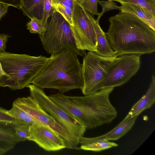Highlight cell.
Segmentation results:
<instances>
[{
	"instance_id": "cell-1",
	"label": "cell",
	"mask_w": 155,
	"mask_h": 155,
	"mask_svg": "<svg viewBox=\"0 0 155 155\" xmlns=\"http://www.w3.org/2000/svg\"><path fill=\"white\" fill-rule=\"evenodd\" d=\"M105 33L113 50L117 56L127 54L141 55L155 51V30L129 14L121 12L110 17Z\"/></svg>"
},
{
	"instance_id": "cell-2",
	"label": "cell",
	"mask_w": 155,
	"mask_h": 155,
	"mask_svg": "<svg viewBox=\"0 0 155 155\" xmlns=\"http://www.w3.org/2000/svg\"><path fill=\"white\" fill-rule=\"evenodd\" d=\"M82 64L78 56L64 51L48 58L31 83L40 88L56 89L62 93L83 88Z\"/></svg>"
},
{
	"instance_id": "cell-3",
	"label": "cell",
	"mask_w": 155,
	"mask_h": 155,
	"mask_svg": "<svg viewBox=\"0 0 155 155\" xmlns=\"http://www.w3.org/2000/svg\"><path fill=\"white\" fill-rule=\"evenodd\" d=\"M48 58L5 52L0 54V62L6 74L0 77V87L12 90L23 89L31 84Z\"/></svg>"
},
{
	"instance_id": "cell-4",
	"label": "cell",
	"mask_w": 155,
	"mask_h": 155,
	"mask_svg": "<svg viewBox=\"0 0 155 155\" xmlns=\"http://www.w3.org/2000/svg\"><path fill=\"white\" fill-rule=\"evenodd\" d=\"M48 21L45 31L39 35L42 46L48 54L54 55L64 51H70L84 57V51L77 47L69 22L59 12L55 11Z\"/></svg>"
},
{
	"instance_id": "cell-5",
	"label": "cell",
	"mask_w": 155,
	"mask_h": 155,
	"mask_svg": "<svg viewBox=\"0 0 155 155\" xmlns=\"http://www.w3.org/2000/svg\"><path fill=\"white\" fill-rule=\"evenodd\" d=\"M114 89H103L84 96L67 97L84 109L91 119L94 129L111 123L117 117V109L110 99Z\"/></svg>"
},
{
	"instance_id": "cell-6",
	"label": "cell",
	"mask_w": 155,
	"mask_h": 155,
	"mask_svg": "<svg viewBox=\"0 0 155 155\" xmlns=\"http://www.w3.org/2000/svg\"><path fill=\"white\" fill-rule=\"evenodd\" d=\"M26 87L29 89L31 96L63 127L76 149H78L80 138L84 136L86 127L51 100L43 89L32 84Z\"/></svg>"
},
{
	"instance_id": "cell-7",
	"label": "cell",
	"mask_w": 155,
	"mask_h": 155,
	"mask_svg": "<svg viewBox=\"0 0 155 155\" xmlns=\"http://www.w3.org/2000/svg\"><path fill=\"white\" fill-rule=\"evenodd\" d=\"M117 56L103 57L90 51L86 53L81 67L83 86L81 90L84 95L101 90L108 70Z\"/></svg>"
},
{
	"instance_id": "cell-8",
	"label": "cell",
	"mask_w": 155,
	"mask_h": 155,
	"mask_svg": "<svg viewBox=\"0 0 155 155\" xmlns=\"http://www.w3.org/2000/svg\"><path fill=\"white\" fill-rule=\"evenodd\" d=\"M71 25L77 48L79 50L95 52L97 42L96 34L88 12L81 4L74 0Z\"/></svg>"
},
{
	"instance_id": "cell-9",
	"label": "cell",
	"mask_w": 155,
	"mask_h": 155,
	"mask_svg": "<svg viewBox=\"0 0 155 155\" xmlns=\"http://www.w3.org/2000/svg\"><path fill=\"white\" fill-rule=\"evenodd\" d=\"M140 56L127 54L117 56L108 70L101 89L114 88L126 83L138 71Z\"/></svg>"
},
{
	"instance_id": "cell-10",
	"label": "cell",
	"mask_w": 155,
	"mask_h": 155,
	"mask_svg": "<svg viewBox=\"0 0 155 155\" xmlns=\"http://www.w3.org/2000/svg\"><path fill=\"white\" fill-rule=\"evenodd\" d=\"M12 106L27 112L42 123L50 128L63 139L66 148L76 149L63 127L43 109L31 96L18 98L13 102Z\"/></svg>"
},
{
	"instance_id": "cell-11",
	"label": "cell",
	"mask_w": 155,
	"mask_h": 155,
	"mask_svg": "<svg viewBox=\"0 0 155 155\" xmlns=\"http://www.w3.org/2000/svg\"><path fill=\"white\" fill-rule=\"evenodd\" d=\"M29 130L31 136L28 140L34 142L46 151H56L66 148L63 139L48 126L30 125Z\"/></svg>"
},
{
	"instance_id": "cell-12",
	"label": "cell",
	"mask_w": 155,
	"mask_h": 155,
	"mask_svg": "<svg viewBox=\"0 0 155 155\" xmlns=\"http://www.w3.org/2000/svg\"><path fill=\"white\" fill-rule=\"evenodd\" d=\"M48 97L87 129H93L91 119L84 109L69 100L63 93L51 94Z\"/></svg>"
},
{
	"instance_id": "cell-13",
	"label": "cell",
	"mask_w": 155,
	"mask_h": 155,
	"mask_svg": "<svg viewBox=\"0 0 155 155\" xmlns=\"http://www.w3.org/2000/svg\"><path fill=\"white\" fill-rule=\"evenodd\" d=\"M138 116L131 117L127 115L117 125L108 132L93 137H81L79 143L93 142L101 140H116L119 139L130 130L136 122Z\"/></svg>"
},
{
	"instance_id": "cell-14",
	"label": "cell",
	"mask_w": 155,
	"mask_h": 155,
	"mask_svg": "<svg viewBox=\"0 0 155 155\" xmlns=\"http://www.w3.org/2000/svg\"><path fill=\"white\" fill-rule=\"evenodd\" d=\"M15 126L0 123V155L13 149L18 143L27 140L17 135Z\"/></svg>"
},
{
	"instance_id": "cell-15",
	"label": "cell",
	"mask_w": 155,
	"mask_h": 155,
	"mask_svg": "<svg viewBox=\"0 0 155 155\" xmlns=\"http://www.w3.org/2000/svg\"><path fill=\"white\" fill-rule=\"evenodd\" d=\"M89 17L94 28L97 40V54L103 57H110L117 56L116 53L112 49L107 40L105 33L101 27L99 22L88 12Z\"/></svg>"
},
{
	"instance_id": "cell-16",
	"label": "cell",
	"mask_w": 155,
	"mask_h": 155,
	"mask_svg": "<svg viewBox=\"0 0 155 155\" xmlns=\"http://www.w3.org/2000/svg\"><path fill=\"white\" fill-rule=\"evenodd\" d=\"M155 102V78L153 75L151 83L146 93L132 107L127 116H138L144 110L150 108Z\"/></svg>"
},
{
	"instance_id": "cell-17",
	"label": "cell",
	"mask_w": 155,
	"mask_h": 155,
	"mask_svg": "<svg viewBox=\"0 0 155 155\" xmlns=\"http://www.w3.org/2000/svg\"><path fill=\"white\" fill-rule=\"evenodd\" d=\"M120 11L130 14L143 21L155 30V17L142 7L133 4L121 3Z\"/></svg>"
},
{
	"instance_id": "cell-18",
	"label": "cell",
	"mask_w": 155,
	"mask_h": 155,
	"mask_svg": "<svg viewBox=\"0 0 155 155\" xmlns=\"http://www.w3.org/2000/svg\"><path fill=\"white\" fill-rule=\"evenodd\" d=\"M52 1L55 11L60 13L70 25H72L74 0H52Z\"/></svg>"
},
{
	"instance_id": "cell-19",
	"label": "cell",
	"mask_w": 155,
	"mask_h": 155,
	"mask_svg": "<svg viewBox=\"0 0 155 155\" xmlns=\"http://www.w3.org/2000/svg\"><path fill=\"white\" fill-rule=\"evenodd\" d=\"M80 148L84 150L95 152H99L112 147L118 146V145L114 142L106 140H101L88 142L80 143Z\"/></svg>"
},
{
	"instance_id": "cell-20",
	"label": "cell",
	"mask_w": 155,
	"mask_h": 155,
	"mask_svg": "<svg viewBox=\"0 0 155 155\" xmlns=\"http://www.w3.org/2000/svg\"><path fill=\"white\" fill-rule=\"evenodd\" d=\"M6 112L10 115L30 125H38L47 126L28 113L17 107L12 106L11 109L6 110Z\"/></svg>"
},
{
	"instance_id": "cell-21",
	"label": "cell",
	"mask_w": 155,
	"mask_h": 155,
	"mask_svg": "<svg viewBox=\"0 0 155 155\" xmlns=\"http://www.w3.org/2000/svg\"><path fill=\"white\" fill-rule=\"evenodd\" d=\"M44 0H23V5L20 9L24 15L30 18L36 17V12L39 9H43Z\"/></svg>"
},
{
	"instance_id": "cell-22",
	"label": "cell",
	"mask_w": 155,
	"mask_h": 155,
	"mask_svg": "<svg viewBox=\"0 0 155 155\" xmlns=\"http://www.w3.org/2000/svg\"><path fill=\"white\" fill-rule=\"evenodd\" d=\"M138 5L155 17V0H109Z\"/></svg>"
},
{
	"instance_id": "cell-23",
	"label": "cell",
	"mask_w": 155,
	"mask_h": 155,
	"mask_svg": "<svg viewBox=\"0 0 155 155\" xmlns=\"http://www.w3.org/2000/svg\"><path fill=\"white\" fill-rule=\"evenodd\" d=\"M31 21L27 23V29L31 33L42 34L45 30L46 26L43 24L41 19L36 17H32Z\"/></svg>"
},
{
	"instance_id": "cell-24",
	"label": "cell",
	"mask_w": 155,
	"mask_h": 155,
	"mask_svg": "<svg viewBox=\"0 0 155 155\" xmlns=\"http://www.w3.org/2000/svg\"><path fill=\"white\" fill-rule=\"evenodd\" d=\"M6 110L0 107V123L15 127L22 124H28L9 114L6 112Z\"/></svg>"
},
{
	"instance_id": "cell-25",
	"label": "cell",
	"mask_w": 155,
	"mask_h": 155,
	"mask_svg": "<svg viewBox=\"0 0 155 155\" xmlns=\"http://www.w3.org/2000/svg\"><path fill=\"white\" fill-rule=\"evenodd\" d=\"M55 11L52 0H44L41 18L43 24L46 26L48 18Z\"/></svg>"
},
{
	"instance_id": "cell-26",
	"label": "cell",
	"mask_w": 155,
	"mask_h": 155,
	"mask_svg": "<svg viewBox=\"0 0 155 155\" xmlns=\"http://www.w3.org/2000/svg\"><path fill=\"white\" fill-rule=\"evenodd\" d=\"M98 3L101 5L102 10L100 13H98V16L96 20L99 22L101 17L105 12L110 10L117 9L120 10V6H117L116 4L112 1L108 0L105 1H99Z\"/></svg>"
},
{
	"instance_id": "cell-27",
	"label": "cell",
	"mask_w": 155,
	"mask_h": 155,
	"mask_svg": "<svg viewBox=\"0 0 155 155\" xmlns=\"http://www.w3.org/2000/svg\"><path fill=\"white\" fill-rule=\"evenodd\" d=\"M98 0H87L81 5L87 11L93 15H98L97 3Z\"/></svg>"
},
{
	"instance_id": "cell-28",
	"label": "cell",
	"mask_w": 155,
	"mask_h": 155,
	"mask_svg": "<svg viewBox=\"0 0 155 155\" xmlns=\"http://www.w3.org/2000/svg\"><path fill=\"white\" fill-rule=\"evenodd\" d=\"M29 125L22 124L14 127L15 132L18 136L28 140L31 136Z\"/></svg>"
},
{
	"instance_id": "cell-29",
	"label": "cell",
	"mask_w": 155,
	"mask_h": 155,
	"mask_svg": "<svg viewBox=\"0 0 155 155\" xmlns=\"http://www.w3.org/2000/svg\"><path fill=\"white\" fill-rule=\"evenodd\" d=\"M23 0H0V2L19 9L23 5Z\"/></svg>"
},
{
	"instance_id": "cell-30",
	"label": "cell",
	"mask_w": 155,
	"mask_h": 155,
	"mask_svg": "<svg viewBox=\"0 0 155 155\" xmlns=\"http://www.w3.org/2000/svg\"><path fill=\"white\" fill-rule=\"evenodd\" d=\"M10 37L8 34H1L0 35V54L5 51L8 38Z\"/></svg>"
},
{
	"instance_id": "cell-31",
	"label": "cell",
	"mask_w": 155,
	"mask_h": 155,
	"mask_svg": "<svg viewBox=\"0 0 155 155\" xmlns=\"http://www.w3.org/2000/svg\"><path fill=\"white\" fill-rule=\"evenodd\" d=\"M9 6L0 2V21L2 18L7 12Z\"/></svg>"
},
{
	"instance_id": "cell-32",
	"label": "cell",
	"mask_w": 155,
	"mask_h": 155,
	"mask_svg": "<svg viewBox=\"0 0 155 155\" xmlns=\"http://www.w3.org/2000/svg\"><path fill=\"white\" fill-rule=\"evenodd\" d=\"M6 74L3 71L0 62V77L3 75H6Z\"/></svg>"
},
{
	"instance_id": "cell-33",
	"label": "cell",
	"mask_w": 155,
	"mask_h": 155,
	"mask_svg": "<svg viewBox=\"0 0 155 155\" xmlns=\"http://www.w3.org/2000/svg\"><path fill=\"white\" fill-rule=\"evenodd\" d=\"M78 3L81 4L83 2L86 1L87 0H75Z\"/></svg>"
}]
</instances>
